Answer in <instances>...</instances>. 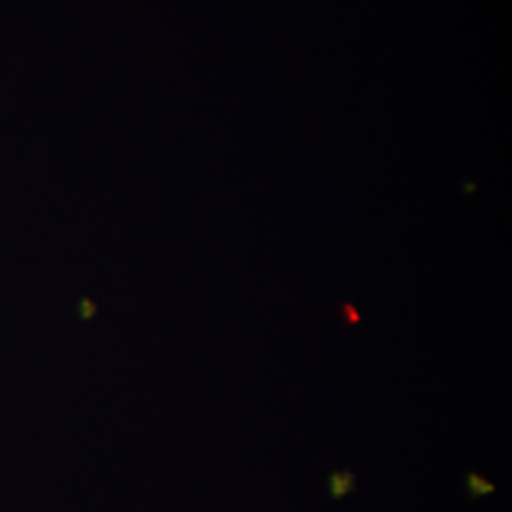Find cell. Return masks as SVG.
Listing matches in <instances>:
<instances>
[{
    "label": "cell",
    "mask_w": 512,
    "mask_h": 512,
    "mask_svg": "<svg viewBox=\"0 0 512 512\" xmlns=\"http://www.w3.org/2000/svg\"><path fill=\"white\" fill-rule=\"evenodd\" d=\"M340 317L346 327H357L361 323V313L351 304V302H342L340 306Z\"/></svg>",
    "instance_id": "cell-3"
},
{
    "label": "cell",
    "mask_w": 512,
    "mask_h": 512,
    "mask_svg": "<svg viewBox=\"0 0 512 512\" xmlns=\"http://www.w3.org/2000/svg\"><path fill=\"white\" fill-rule=\"evenodd\" d=\"M355 490V475L351 471H334L329 475V492L334 501L344 499Z\"/></svg>",
    "instance_id": "cell-1"
},
{
    "label": "cell",
    "mask_w": 512,
    "mask_h": 512,
    "mask_svg": "<svg viewBox=\"0 0 512 512\" xmlns=\"http://www.w3.org/2000/svg\"><path fill=\"white\" fill-rule=\"evenodd\" d=\"M465 486H467V490H469L471 499H478V497H482V495H490L495 492L494 484L488 482L486 478L476 475V473H467V476H465Z\"/></svg>",
    "instance_id": "cell-2"
}]
</instances>
